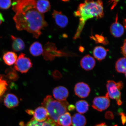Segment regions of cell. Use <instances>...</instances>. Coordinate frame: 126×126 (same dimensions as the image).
Returning a JSON list of instances; mask_svg holds the SVG:
<instances>
[{"mask_svg": "<svg viewBox=\"0 0 126 126\" xmlns=\"http://www.w3.org/2000/svg\"><path fill=\"white\" fill-rule=\"evenodd\" d=\"M123 83L122 81H120L116 83L115 81L111 80L108 81L107 84V88L108 94L109 97L115 99L118 105H122V102L121 100V90L123 87Z\"/></svg>", "mask_w": 126, "mask_h": 126, "instance_id": "cell-4", "label": "cell"}, {"mask_svg": "<svg viewBox=\"0 0 126 126\" xmlns=\"http://www.w3.org/2000/svg\"><path fill=\"white\" fill-rule=\"evenodd\" d=\"M32 66L31 60L26 57L24 54L21 53L17 58L14 69L20 73H27Z\"/></svg>", "mask_w": 126, "mask_h": 126, "instance_id": "cell-5", "label": "cell"}, {"mask_svg": "<svg viewBox=\"0 0 126 126\" xmlns=\"http://www.w3.org/2000/svg\"><path fill=\"white\" fill-rule=\"evenodd\" d=\"M43 122H38L32 118L27 124L26 126H42Z\"/></svg>", "mask_w": 126, "mask_h": 126, "instance_id": "cell-25", "label": "cell"}, {"mask_svg": "<svg viewBox=\"0 0 126 126\" xmlns=\"http://www.w3.org/2000/svg\"><path fill=\"white\" fill-rule=\"evenodd\" d=\"M105 117L108 119H112L114 118V116L112 113L110 111H108L105 114Z\"/></svg>", "mask_w": 126, "mask_h": 126, "instance_id": "cell-28", "label": "cell"}, {"mask_svg": "<svg viewBox=\"0 0 126 126\" xmlns=\"http://www.w3.org/2000/svg\"><path fill=\"white\" fill-rule=\"evenodd\" d=\"M4 103L7 108L11 109L18 106L19 102L18 97L15 94H9L5 97Z\"/></svg>", "mask_w": 126, "mask_h": 126, "instance_id": "cell-13", "label": "cell"}, {"mask_svg": "<svg viewBox=\"0 0 126 126\" xmlns=\"http://www.w3.org/2000/svg\"><path fill=\"white\" fill-rule=\"evenodd\" d=\"M52 15L58 26L61 28H64L67 26L68 23V19L62 12L54 10Z\"/></svg>", "mask_w": 126, "mask_h": 126, "instance_id": "cell-10", "label": "cell"}, {"mask_svg": "<svg viewBox=\"0 0 126 126\" xmlns=\"http://www.w3.org/2000/svg\"><path fill=\"white\" fill-rule=\"evenodd\" d=\"M125 76H126V73H125Z\"/></svg>", "mask_w": 126, "mask_h": 126, "instance_id": "cell-35", "label": "cell"}, {"mask_svg": "<svg viewBox=\"0 0 126 126\" xmlns=\"http://www.w3.org/2000/svg\"><path fill=\"white\" fill-rule=\"evenodd\" d=\"M33 118L39 122H42L46 120L48 117V114L47 110L44 107H38L34 111Z\"/></svg>", "mask_w": 126, "mask_h": 126, "instance_id": "cell-12", "label": "cell"}, {"mask_svg": "<svg viewBox=\"0 0 126 126\" xmlns=\"http://www.w3.org/2000/svg\"><path fill=\"white\" fill-rule=\"evenodd\" d=\"M16 53L14 52L8 51L5 53L3 56V59L6 64L11 66L15 64L17 59Z\"/></svg>", "mask_w": 126, "mask_h": 126, "instance_id": "cell-15", "label": "cell"}, {"mask_svg": "<svg viewBox=\"0 0 126 126\" xmlns=\"http://www.w3.org/2000/svg\"><path fill=\"white\" fill-rule=\"evenodd\" d=\"M42 126H59L53 120L48 117L46 121L44 122Z\"/></svg>", "mask_w": 126, "mask_h": 126, "instance_id": "cell-26", "label": "cell"}, {"mask_svg": "<svg viewBox=\"0 0 126 126\" xmlns=\"http://www.w3.org/2000/svg\"><path fill=\"white\" fill-rule=\"evenodd\" d=\"M26 113L28 114L31 115H33L34 113V111L31 110H26Z\"/></svg>", "mask_w": 126, "mask_h": 126, "instance_id": "cell-31", "label": "cell"}, {"mask_svg": "<svg viewBox=\"0 0 126 126\" xmlns=\"http://www.w3.org/2000/svg\"><path fill=\"white\" fill-rule=\"evenodd\" d=\"M11 38L12 41V48L14 51L18 52L24 49L25 44L21 39L13 35L11 36Z\"/></svg>", "mask_w": 126, "mask_h": 126, "instance_id": "cell-14", "label": "cell"}, {"mask_svg": "<svg viewBox=\"0 0 126 126\" xmlns=\"http://www.w3.org/2000/svg\"><path fill=\"white\" fill-rule=\"evenodd\" d=\"M124 25H125V27L126 29V19L124 21Z\"/></svg>", "mask_w": 126, "mask_h": 126, "instance_id": "cell-34", "label": "cell"}, {"mask_svg": "<svg viewBox=\"0 0 126 126\" xmlns=\"http://www.w3.org/2000/svg\"><path fill=\"white\" fill-rule=\"evenodd\" d=\"M95 126H107L105 123H102L100 124H97ZM114 126H117V125H115Z\"/></svg>", "mask_w": 126, "mask_h": 126, "instance_id": "cell-32", "label": "cell"}, {"mask_svg": "<svg viewBox=\"0 0 126 126\" xmlns=\"http://www.w3.org/2000/svg\"><path fill=\"white\" fill-rule=\"evenodd\" d=\"M53 96L57 100L59 101L66 100L69 95L68 90L67 88L63 86H59L53 90Z\"/></svg>", "mask_w": 126, "mask_h": 126, "instance_id": "cell-8", "label": "cell"}, {"mask_svg": "<svg viewBox=\"0 0 126 126\" xmlns=\"http://www.w3.org/2000/svg\"><path fill=\"white\" fill-rule=\"evenodd\" d=\"M42 105L48 111V117L56 123L60 116L67 112L69 105L66 100H55L50 95L47 96L44 99Z\"/></svg>", "mask_w": 126, "mask_h": 126, "instance_id": "cell-3", "label": "cell"}, {"mask_svg": "<svg viewBox=\"0 0 126 126\" xmlns=\"http://www.w3.org/2000/svg\"><path fill=\"white\" fill-rule=\"evenodd\" d=\"M108 51V50L103 47L97 46L94 48L93 53L95 59L99 61H101L106 57Z\"/></svg>", "mask_w": 126, "mask_h": 126, "instance_id": "cell-16", "label": "cell"}, {"mask_svg": "<svg viewBox=\"0 0 126 126\" xmlns=\"http://www.w3.org/2000/svg\"><path fill=\"white\" fill-rule=\"evenodd\" d=\"M59 126H70L72 124V117L70 113H64L60 116L57 122Z\"/></svg>", "mask_w": 126, "mask_h": 126, "instance_id": "cell-17", "label": "cell"}, {"mask_svg": "<svg viewBox=\"0 0 126 126\" xmlns=\"http://www.w3.org/2000/svg\"><path fill=\"white\" fill-rule=\"evenodd\" d=\"M95 61L94 58L89 55L82 58L80 61V65L84 70L89 71L94 68L95 65Z\"/></svg>", "mask_w": 126, "mask_h": 126, "instance_id": "cell-11", "label": "cell"}, {"mask_svg": "<svg viewBox=\"0 0 126 126\" xmlns=\"http://www.w3.org/2000/svg\"><path fill=\"white\" fill-rule=\"evenodd\" d=\"M19 125L20 126H26L25 125L24 123L23 122H20L19 123Z\"/></svg>", "mask_w": 126, "mask_h": 126, "instance_id": "cell-33", "label": "cell"}, {"mask_svg": "<svg viewBox=\"0 0 126 126\" xmlns=\"http://www.w3.org/2000/svg\"><path fill=\"white\" fill-rule=\"evenodd\" d=\"M75 16L79 18V23L74 39L79 38L86 22L88 20L94 18L97 19L104 16L103 2L101 0H86L80 4L76 11L74 13Z\"/></svg>", "mask_w": 126, "mask_h": 126, "instance_id": "cell-2", "label": "cell"}, {"mask_svg": "<svg viewBox=\"0 0 126 126\" xmlns=\"http://www.w3.org/2000/svg\"><path fill=\"white\" fill-rule=\"evenodd\" d=\"M88 102L84 100L77 102L75 104V108L77 111L80 114H83L87 112L89 108Z\"/></svg>", "mask_w": 126, "mask_h": 126, "instance_id": "cell-20", "label": "cell"}, {"mask_svg": "<svg viewBox=\"0 0 126 126\" xmlns=\"http://www.w3.org/2000/svg\"><path fill=\"white\" fill-rule=\"evenodd\" d=\"M13 19L18 30L26 31L37 39L42 34V30L48 26L44 14L34 8L21 9L16 13Z\"/></svg>", "mask_w": 126, "mask_h": 126, "instance_id": "cell-1", "label": "cell"}, {"mask_svg": "<svg viewBox=\"0 0 126 126\" xmlns=\"http://www.w3.org/2000/svg\"><path fill=\"white\" fill-rule=\"evenodd\" d=\"M6 77L11 81H16L19 78L18 73L15 69L10 68L5 71Z\"/></svg>", "mask_w": 126, "mask_h": 126, "instance_id": "cell-22", "label": "cell"}, {"mask_svg": "<svg viewBox=\"0 0 126 126\" xmlns=\"http://www.w3.org/2000/svg\"><path fill=\"white\" fill-rule=\"evenodd\" d=\"M8 83L3 78V77L0 75V99L7 90Z\"/></svg>", "mask_w": 126, "mask_h": 126, "instance_id": "cell-23", "label": "cell"}, {"mask_svg": "<svg viewBox=\"0 0 126 126\" xmlns=\"http://www.w3.org/2000/svg\"><path fill=\"white\" fill-rule=\"evenodd\" d=\"M121 50L122 54L124 57L126 58V39L124 41L123 46L121 47Z\"/></svg>", "mask_w": 126, "mask_h": 126, "instance_id": "cell-27", "label": "cell"}, {"mask_svg": "<svg viewBox=\"0 0 126 126\" xmlns=\"http://www.w3.org/2000/svg\"><path fill=\"white\" fill-rule=\"evenodd\" d=\"M115 68L117 71L121 73L126 72V58H120L116 62Z\"/></svg>", "mask_w": 126, "mask_h": 126, "instance_id": "cell-21", "label": "cell"}, {"mask_svg": "<svg viewBox=\"0 0 126 126\" xmlns=\"http://www.w3.org/2000/svg\"><path fill=\"white\" fill-rule=\"evenodd\" d=\"M74 91L77 96L81 98H85L88 96L90 93V88L88 85L83 82L77 83L75 85Z\"/></svg>", "mask_w": 126, "mask_h": 126, "instance_id": "cell-7", "label": "cell"}, {"mask_svg": "<svg viewBox=\"0 0 126 126\" xmlns=\"http://www.w3.org/2000/svg\"><path fill=\"white\" fill-rule=\"evenodd\" d=\"M29 51L33 56H37L42 54L44 51L41 44L38 42H35L31 45Z\"/></svg>", "mask_w": 126, "mask_h": 126, "instance_id": "cell-18", "label": "cell"}, {"mask_svg": "<svg viewBox=\"0 0 126 126\" xmlns=\"http://www.w3.org/2000/svg\"><path fill=\"white\" fill-rule=\"evenodd\" d=\"M86 122L85 116L80 114L77 113L72 116V124L73 126H85Z\"/></svg>", "mask_w": 126, "mask_h": 126, "instance_id": "cell-19", "label": "cell"}, {"mask_svg": "<svg viewBox=\"0 0 126 126\" xmlns=\"http://www.w3.org/2000/svg\"><path fill=\"white\" fill-rule=\"evenodd\" d=\"M75 106L73 105H69L68 107V110L69 111H72L75 109Z\"/></svg>", "mask_w": 126, "mask_h": 126, "instance_id": "cell-30", "label": "cell"}, {"mask_svg": "<svg viewBox=\"0 0 126 126\" xmlns=\"http://www.w3.org/2000/svg\"><path fill=\"white\" fill-rule=\"evenodd\" d=\"M12 2L11 0H0V9H7L12 5Z\"/></svg>", "mask_w": 126, "mask_h": 126, "instance_id": "cell-24", "label": "cell"}, {"mask_svg": "<svg viewBox=\"0 0 126 126\" xmlns=\"http://www.w3.org/2000/svg\"><path fill=\"white\" fill-rule=\"evenodd\" d=\"M4 21V19L2 14L0 12V25Z\"/></svg>", "mask_w": 126, "mask_h": 126, "instance_id": "cell-29", "label": "cell"}, {"mask_svg": "<svg viewBox=\"0 0 126 126\" xmlns=\"http://www.w3.org/2000/svg\"><path fill=\"white\" fill-rule=\"evenodd\" d=\"M110 105V100L106 94L105 96L95 97L93 101L92 107L94 109L102 111L106 110Z\"/></svg>", "mask_w": 126, "mask_h": 126, "instance_id": "cell-6", "label": "cell"}, {"mask_svg": "<svg viewBox=\"0 0 126 126\" xmlns=\"http://www.w3.org/2000/svg\"><path fill=\"white\" fill-rule=\"evenodd\" d=\"M118 14L116 15V21L112 24L110 27V31L112 35L115 37H121L124 34V28L122 25L118 22Z\"/></svg>", "mask_w": 126, "mask_h": 126, "instance_id": "cell-9", "label": "cell"}]
</instances>
